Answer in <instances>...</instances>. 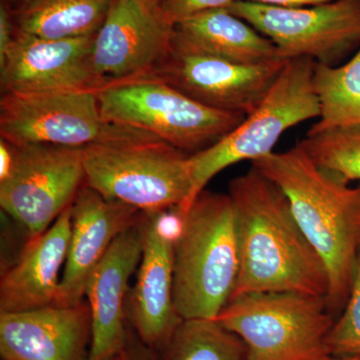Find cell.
I'll list each match as a JSON object with an SVG mask.
<instances>
[{"label":"cell","mask_w":360,"mask_h":360,"mask_svg":"<svg viewBox=\"0 0 360 360\" xmlns=\"http://www.w3.org/2000/svg\"><path fill=\"white\" fill-rule=\"evenodd\" d=\"M240 269L233 297L252 292L328 293V270L296 220L283 189L251 167L232 179Z\"/></svg>","instance_id":"obj_1"},{"label":"cell","mask_w":360,"mask_h":360,"mask_svg":"<svg viewBox=\"0 0 360 360\" xmlns=\"http://www.w3.org/2000/svg\"><path fill=\"white\" fill-rule=\"evenodd\" d=\"M290 200L300 229L328 270L326 302L338 319L347 304L360 250V184L324 172L296 144L252 161Z\"/></svg>","instance_id":"obj_2"},{"label":"cell","mask_w":360,"mask_h":360,"mask_svg":"<svg viewBox=\"0 0 360 360\" xmlns=\"http://www.w3.org/2000/svg\"><path fill=\"white\" fill-rule=\"evenodd\" d=\"M239 269L233 201L203 191L181 214L174 240V300L182 321L217 319L231 302Z\"/></svg>","instance_id":"obj_3"},{"label":"cell","mask_w":360,"mask_h":360,"mask_svg":"<svg viewBox=\"0 0 360 360\" xmlns=\"http://www.w3.org/2000/svg\"><path fill=\"white\" fill-rule=\"evenodd\" d=\"M315 65L310 58L288 59L255 110L217 143L189 155L193 191L184 214L215 175L241 161L252 162L270 155L286 130L319 117Z\"/></svg>","instance_id":"obj_4"},{"label":"cell","mask_w":360,"mask_h":360,"mask_svg":"<svg viewBox=\"0 0 360 360\" xmlns=\"http://www.w3.org/2000/svg\"><path fill=\"white\" fill-rule=\"evenodd\" d=\"M85 184L108 200L141 212L179 207L193 191L189 155L160 139L98 144L82 148Z\"/></svg>","instance_id":"obj_5"},{"label":"cell","mask_w":360,"mask_h":360,"mask_svg":"<svg viewBox=\"0 0 360 360\" xmlns=\"http://www.w3.org/2000/svg\"><path fill=\"white\" fill-rule=\"evenodd\" d=\"M215 321L241 338L248 360H319L336 319L323 296L252 292L232 298Z\"/></svg>","instance_id":"obj_6"},{"label":"cell","mask_w":360,"mask_h":360,"mask_svg":"<svg viewBox=\"0 0 360 360\" xmlns=\"http://www.w3.org/2000/svg\"><path fill=\"white\" fill-rule=\"evenodd\" d=\"M97 96L108 122L142 130L189 155L217 143L246 116L208 108L155 77L108 85Z\"/></svg>","instance_id":"obj_7"},{"label":"cell","mask_w":360,"mask_h":360,"mask_svg":"<svg viewBox=\"0 0 360 360\" xmlns=\"http://www.w3.org/2000/svg\"><path fill=\"white\" fill-rule=\"evenodd\" d=\"M0 139L15 146L85 148L158 137L108 122L101 113L97 91L84 90L1 94Z\"/></svg>","instance_id":"obj_8"},{"label":"cell","mask_w":360,"mask_h":360,"mask_svg":"<svg viewBox=\"0 0 360 360\" xmlns=\"http://www.w3.org/2000/svg\"><path fill=\"white\" fill-rule=\"evenodd\" d=\"M276 45L279 58L338 66L360 49V0L284 7L238 0L227 7Z\"/></svg>","instance_id":"obj_9"},{"label":"cell","mask_w":360,"mask_h":360,"mask_svg":"<svg viewBox=\"0 0 360 360\" xmlns=\"http://www.w3.org/2000/svg\"><path fill=\"white\" fill-rule=\"evenodd\" d=\"M84 184L82 148L15 146L13 165L0 175V206L28 239L35 238L72 205Z\"/></svg>","instance_id":"obj_10"},{"label":"cell","mask_w":360,"mask_h":360,"mask_svg":"<svg viewBox=\"0 0 360 360\" xmlns=\"http://www.w3.org/2000/svg\"><path fill=\"white\" fill-rule=\"evenodd\" d=\"M174 25L160 0H112L92 44L101 89L150 77L172 51Z\"/></svg>","instance_id":"obj_11"},{"label":"cell","mask_w":360,"mask_h":360,"mask_svg":"<svg viewBox=\"0 0 360 360\" xmlns=\"http://www.w3.org/2000/svg\"><path fill=\"white\" fill-rule=\"evenodd\" d=\"M180 221L179 207L141 212L137 221L142 253L127 298V321L135 335L158 352L182 322L174 300V240Z\"/></svg>","instance_id":"obj_12"},{"label":"cell","mask_w":360,"mask_h":360,"mask_svg":"<svg viewBox=\"0 0 360 360\" xmlns=\"http://www.w3.org/2000/svg\"><path fill=\"white\" fill-rule=\"evenodd\" d=\"M288 63H236L175 44L168 58L149 77L158 78L194 101L226 112L250 115Z\"/></svg>","instance_id":"obj_13"},{"label":"cell","mask_w":360,"mask_h":360,"mask_svg":"<svg viewBox=\"0 0 360 360\" xmlns=\"http://www.w3.org/2000/svg\"><path fill=\"white\" fill-rule=\"evenodd\" d=\"M94 35L47 39L16 33L0 58L1 94L98 91L91 66Z\"/></svg>","instance_id":"obj_14"},{"label":"cell","mask_w":360,"mask_h":360,"mask_svg":"<svg viewBox=\"0 0 360 360\" xmlns=\"http://www.w3.org/2000/svg\"><path fill=\"white\" fill-rule=\"evenodd\" d=\"M137 221L116 238L87 281L84 297L91 314L89 360L115 359L127 347L129 281L142 253Z\"/></svg>","instance_id":"obj_15"},{"label":"cell","mask_w":360,"mask_h":360,"mask_svg":"<svg viewBox=\"0 0 360 360\" xmlns=\"http://www.w3.org/2000/svg\"><path fill=\"white\" fill-rule=\"evenodd\" d=\"M90 347L91 314L86 300L0 314L4 360H89Z\"/></svg>","instance_id":"obj_16"},{"label":"cell","mask_w":360,"mask_h":360,"mask_svg":"<svg viewBox=\"0 0 360 360\" xmlns=\"http://www.w3.org/2000/svg\"><path fill=\"white\" fill-rule=\"evenodd\" d=\"M141 210L110 200L84 184L72 202L68 257L54 304L84 302L87 281L120 234L136 224Z\"/></svg>","instance_id":"obj_17"},{"label":"cell","mask_w":360,"mask_h":360,"mask_svg":"<svg viewBox=\"0 0 360 360\" xmlns=\"http://www.w3.org/2000/svg\"><path fill=\"white\" fill-rule=\"evenodd\" d=\"M72 205L37 238L28 239L20 257L2 272L0 314L54 304L70 246Z\"/></svg>","instance_id":"obj_18"},{"label":"cell","mask_w":360,"mask_h":360,"mask_svg":"<svg viewBox=\"0 0 360 360\" xmlns=\"http://www.w3.org/2000/svg\"><path fill=\"white\" fill-rule=\"evenodd\" d=\"M174 42L248 65L283 59L267 37L227 8L205 11L176 23Z\"/></svg>","instance_id":"obj_19"},{"label":"cell","mask_w":360,"mask_h":360,"mask_svg":"<svg viewBox=\"0 0 360 360\" xmlns=\"http://www.w3.org/2000/svg\"><path fill=\"white\" fill-rule=\"evenodd\" d=\"M112 0H6L16 33L47 39L91 37Z\"/></svg>","instance_id":"obj_20"},{"label":"cell","mask_w":360,"mask_h":360,"mask_svg":"<svg viewBox=\"0 0 360 360\" xmlns=\"http://www.w3.org/2000/svg\"><path fill=\"white\" fill-rule=\"evenodd\" d=\"M314 87L321 103L312 131L360 124V49L345 65H315Z\"/></svg>","instance_id":"obj_21"},{"label":"cell","mask_w":360,"mask_h":360,"mask_svg":"<svg viewBox=\"0 0 360 360\" xmlns=\"http://www.w3.org/2000/svg\"><path fill=\"white\" fill-rule=\"evenodd\" d=\"M158 354L160 360H248L245 342L215 319L182 321Z\"/></svg>","instance_id":"obj_22"},{"label":"cell","mask_w":360,"mask_h":360,"mask_svg":"<svg viewBox=\"0 0 360 360\" xmlns=\"http://www.w3.org/2000/svg\"><path fill=\"white\" fill-rule=\"evenodd\" d=\"M297 144L324 172L348 184L360 181V124L309 130Z\"/></svg>","instance_id":"obj_23"},{"label":"cell","mask_w":360,"mask_h":360,"mask_svg":"<svg viewBox=\"0 0 360 360\" xmlns=\"http://www.w3.org/2000/svg\"><path fill=\"white\" fill-rule=\"evenodd\" d=\"M326 349L333 356H360V250L347 304L326 336Z\"/></svg>","instance_id":"obj_24"},{"label":"cell","mask_w":360,"mask_h":360,"mask_svg":"<svg viewBox=\"0 0 360 360\" xmlns=\"http://www.w3.org/2000/svg\"><path fill=\"white\" fill-rule=\"evenodd\" d=\"M238 0H160L161 8L168 20L176 25L195 14L227 8Z\"/></svg>","instance_id":"obj_25"},{"label":"cell","mask_w":360,"mask_h":360,"mask_svg":"<svg viewBox=\"0 0 360 360\" xmlns=\"http://www.w3.org/2000/svg\"><path fill=\"white\" fill-rule=\"evenodd\" d=\"M122 360H160V359L158 352L141 341L129 326V338H127V347L122 354Z\"/></svg>","instance_id":"obj_26"},{"label":"cell","mask_w":360,"mask_h":360,"mask_svg":"<svg viewBox=\"0 0 360 360\" xmlns=\"http://www.w3.org/2000/svg\"><path fill=\"white\" fill-rule=\"evenodd\" d=\"M16 32L11 11L4 2L0 4V58L6 56L13 44Z\"/></svg>","instance_id":"obj_27"},{"label":"cell","mask_w":360,"mask_h":360,"mask_svg":"<svg viewBox=\"0 0 360 360\" xmlns=\"http://www.w3.org/2000/svg\"><path fill=\"white\" fill-rule=\"evenodd\" d=\"M245 1L284 7H304L319 6V4H329L338 0H245Z\"/></svg>","instance_id":"obj_28"},{"label":"cell","mask_w":360,"mask_h":360,"mask_svg":"<svg viewBox=\"0 0 360 360\" xmlns=\"http://www.w3.org/2000/svg\"><path fill=\"white\" fill-rule=\"evenodd\" d=\"M319 360H360V356H333L328 354Z\"/></svg>","instance_id":"obj_29"},{"label":"cell","mask_w":360,"mask_h":360,"mask_svg":"<svg viewBox=\"0 0 360 360\" xmlns=\"http://www.w3.org/2000/svg\"><path fill=\"white\" fill-rule=\"evenodd\" d=\"M112 360H122V354L120 355V356L116 357V359H112Z\"/></svg>","instance_id":"obj_30"}]
</instances>
